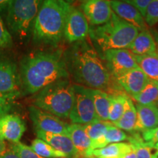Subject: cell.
<instances>
[{
    "instance_id": "cell-1",
    "label": "cell",
    "mask_w": 158,
    "mask_h": 158,
    "mask_svg": "<svg viewBox=\"0 0 158 158\" xmlns=\"http://www.w3.org/2000/svg\"><path fill=\"white\" fill-rule=\"evenodd\" d=\"M64 56L69 76L77 84L104 92L115 91L114 77L87 40L75 43Z\"/></svg>"
},
{
    "instance_id": "cell-2",
    "label": "cell",
    "mask_w": 158,
    "mask_h": 158,
    "mask_svg": "<svg viewBox=\"0 0 158 158\" xmlns=\"http://www.w3.org/2000/svg\"><path fill=\"white\" fill-rule=\"evenodd\" d=\"M19 75L21 92L26 95L35 94L48 85L69 77L61 50L37 51L24 56L20 62Z\"/></svg>"
},
{
    "instance_id": "cell-3",
    "label": "cell",
    "mask_w": 158,
    "mask_h": 158,
    "mask_svg": "<svg viewBox=\"0 0 158 158\" xmlns=\"http://www.w3.org/2000/svg\"><path fill=\"white\" fill-rule=\"evenodd\" d=\"M72 7L63 0L43 1L33 24L31 36L35 43L56 45L64 37L65 23Z\"/></svg>"
},
{
    "instance_id": "cell-4",
    "label": "cell",
    "mask_w": 158,
    "mask_h": 158,
    "mask_svg": "<svg viewBox=\"0 0 158 158\" xmlns=\"http://www.w3.org/2000/svg\"><path fill=\"white\" fill-rule=\"evenodd\" d=\"M73 85L68 78L48 85L35 94L33 106L62 119L69 118L75 98Z\"/></svg>"
},
{
    "instance_id": "cell-5",
    "label": "cell",
    "mask_w": 158,
    "mask_h": 158,
    "mask_svg": "<svg viewBox=\"0 0 158 158\" xmlns=\"http://www.w3.org/2000/svg\"><path fill=\"white\" fill-rule=\"evenodd\" d=\"M139 29L112 13L103 25L90 29L89 35L103 51L127 49L139 33Z\"/></svg>"
},
{
    "instance_id": "cell-6",
    "label": "cell",
    "mask_w": 158,
    "mask_h": 158,
    "mask_svg": "<svg viewBox=\"0 0 158 158\" xmlns=\"http://www.w3.org/2000/svg\"><path fill=\"white\" fill-rule=\"evenodd\" d=\"M43 2L40 0H12L7 2L6 17L11 36L23 41L31 34L35 18Z\"/></svg>"
},
{
    "instance_id": "cell-7",
    "label": "cell",
    "mask_w": 158,
    "mask_h": 158,
    "mask_svg": "<svg viewBox=\"0 0 158 158\" xmlns=\"http://www.w3.org/2000/svg\"><path fill=\"white\" fill-rule=\"evenodd\" d=\"M74 102L69 116L73 124H86L100 120L88 88L74 84Z\"/></svg>"
},
{
    "instance_id": "cell-8",
    "label": "cell",
    "mask_w": 158,
    "mask_h": 158,
    "mask_svg": "<svg viewBox=\"0 0 158 158\" xmlns=\"http://www.w3.org/2000/svg\"><path fill=\"white\" fill-rule=\"evenodd\" d=\"M0 94L16 99L21 94L19 69L10 56L0 51Z\"/></svg>"
},
{
    "instance_id": "cell-9",
    "label": "cell",
    "mask_w": 158,
    "mask_h": 158,
    "mask_svg": "<svg viewBox=\"0 0 158 158\" xmlns=\"http://www.w3.org/2000/svg\"><path fill=\"white\" fill-rule=\"evenodd\" d=\"M29 114L35 130L45 133L68 135L69 124L62 118L35 107L33 105L29 107Z\"/></svg>"
},
{
    "instance_id": "cell-10",
    "label": "cell",
    "mask_w": 158,
    "mask_h": 158,
    "mask_svg": "<svg viewBox=\"0 0 158 158\" xmlns=\"http://www.w3.org/2000/svg\"><path fill=\"white\" fill-rule=\"evenodd\" d=\"M89 30V22L82 11L72 6L67 17L64 38L69 43L79 42L86 39Z\"/></svg>"
},
{
    "instance_id": "cell-11",
    "label": "cell",
    "mask_w": 158,
    "mask_h": 158,
    "mask_svg": "<svg viewBox=\"0 0 158 158\" xmlns=\"http://www.w3.org/2000/svg\"><path fill=\"white\" fill-rule=\"evenodd\" d=\"M103 59L110 73L114 78L126 71L139 68L135 55L125 48L104 51Z\"/></svg>"
},
{
    "instance_id": "cell-12",
    "label": "cell",
    "mask_w": 158,
    "mask_h": 158,
    "mask_svg": "<svg viewBox=\"0 0 158 158\" xmlns=\"http://www.w3.org/2000/svg\"><path fill=\"white\" fill-rule=\"evenodd\" d=\"M81 11L92 26H101L110 19L113 13L110 1L88 0L81 4Z\"/></svg>"
},
{
    "instance_id": "cell-13",
    "label": "cell",
    "mask_w": 158,
    "mask_h": 158,
    "mask_svg": "<svg viewBox=\"0 0 158 158\" xmlns=\"http://www.w3.org/2000/svg\"><path fill=\"white\" fill-rule=\"evenodd\" d=\"M26 131V124L19 115L5 114L0 116V140L12 143L20 142Z\"/></svg>"
},
{
    "instance_id": "cell-14",
    "label": "cell",
    "mask_w": 158,
    "mask_h": 158,
    "mask_svg": "<svg viewBox=\"0 0 158 158\" xmlns=\"http://www.w3.org/2000/svg\"><path fill=\"white\" fill-rule=\"evenodd\" d=\"M116 81L131 97L139 93L150 79L141 69H132L115 77Z\"/></svg>"
},
{
    "instance_id": "cell-15",
    "label": "cell",
    "mask_w": 158,
    "mask_h": 158,
    "mask_svg": "<svg viewBox=\"0 0 158 158\" xmlns=\"http://www.w3.org/2000/svg\"><path fill=\"white\" fill-rule=\"evenodd\" d=\"M35 133L37 138L48 143L57 151L64 154L67 158H80L81 155L67 135L45 133L37 130H35Z\"/></svg>"
},
{
    "instance_id": "cell-16",
    "label": "cell",
    "mask_w": 158,
    "mask_h": 158,
    "mask_svg": "<svg viewBox=\"0 0 158 158\" xmlns=\"http://www.w3.org/2000/svg\"><path fill=\"white\" fill-rule=\"evenodd\" d=\"M137 120L135 132L143 133L158 127V105L155 102L148 105H136Z\"/></svg>"
},
{
    "instance_id": "cell-17",
    "label": "cell",
    "mask_w": 158,
    "mask_h": 158,
    "mask_svg": "<svg viewBox=\"0 0 158 158\" xmlns=\"http://www.w3.org/2000/svg\"><path fill=\"white\" fill-rule=\"evenodd\" d=\"M110 2L112 11L116 15L135 26L140 31L147 29L145 20L135 7L122 1H110Z\"/></svg>"
},
{
    "instance_id": "cell-18",
    "label": "cell",
    "mask_w": 158,
    "mask_h": 158,
    "mask_svg": "<svg viewBox=\"0 0 158 158\" xmlns=\"http://www.w3.org/2000/svg\"><path fill=\"white\" fill-rule=\"evenodd\" d=\"M156 48L154 36L148 29H145L138 33L127 49L135 56H144L156 54Z\"/></svg>"
},
{
    "instance_id": "cell-19",
    "label": "cell",
    "mask_w": 158,
    "mask_h": 158,
    "mask_svg": "<svg viewBox=\"0 0 158 158\" xmlns=\"http://www.w3.org/2000/svg\"><path fill=\"white\" fill-rule=\"evenodd\" d=\"M68 136L81 156L85 157L86 154L91 149L92 141L85 132L84 126L79 124H69Z\"/></svg>"
},
{
    "instance_id": "cell-20",
    "label": "cell",
    "mask_w": 158,
    "mask_h": 158,
    "mask_svg": "<svg viewBox=\"0 0 158 158\" xmlns=\"http://www.w3.org/2000/svg\"><path fill=\"white\" fill-rule=\"evenodd\" d=\"M133 149L130 143H110L101 149L92 150L85 155V157H95L98 158H122Z\"/></svg>"
},
{
    "instance_id": "cell-21",
    "label": "cell",
    "mask_w": 158,
    "mask_h": 158,
    "mask_svg": "<svg viewBox=\"0 0 158 158\" xmlns=\"http://www.w3.org/2000/svg\"><path fill=\"white\" fill-rule=\"evenodd\" d=\"M93 100L94 108L98 118L102 121H108L110 107V94L104 91L88 88Z\"/></svg>"
},
{
    "instance_id": "cell-22",
    "label": "cell",
    "mask_w": 158,
    "mask_h": 158,
    "mask_svg": "<svg viewBox=\"0 0 158 158\" xmlns=\"http://www.w3.org/2000/svg\"><path fill=\"white\" fill-rule=\"evenodd\" d=\"M137 120V111L133 100L129 97L124 106V110L121 117L118 121L114 122L113 125L118 129L127 132H133Z\"/></svg>"
},
{
    "instance_id": "cell-23",
    "label": "cell",
    "mask_w": 158,
    "mask_h": 158,
    "mask_svg": "<svg viewBox=\"0 0 158 158\" xmlns=\"http://www.w3.org/2000/svg\"><path fill=\"white\" fill-rule=\"evenodd\" d=\"M127 138L128 136L127 134L124 133L123 130L112 125L111 127L108 128L107 132L102 137H100L96 141H92L91 149L89 152L94 149H101V148L106 147L110 143H119V142L127 140Z\"/></svg>"
},
{
    "instance_id": "cell-24",
    "label": "cell",
    "mask_w": 158,
    "mask_h": 158,
    "mask_svg": "<svg viewBox=\"0 0 158 158\" xmlns=\"http://www.w3.org/2000/svg\"><path fill=\"white\" fill-rule=\"evenodd\" d=\"M141 70L150 80L158 82V56L157 54L135 56Z\"/></svg>"
},
{
    "instance_id": "cell-25",
    "label": "cell",
    "mask_w": 158,
    "mask_h": 158,
    "mask_svg": "<svg viewBox=\"0 0 158 158\" xmlns=\"http://www.w3.org/2000/svg\"><path fill=\"white\" fill-rule=\"evenodd\" d=\"M128 96L122 92L110 94V107L108 112V122L114 123L118 121L123 114L124 106Z\"/></svg>"
},
{
    "instance_id": "cell-26",
    "label": "cell",
    "mask_w": 158,
    "mask_h": 158,
    "mask_svg": "<svg viewBox=\"0 0 158 158\" xmlns=\"http://www.w3.org/2000/svg\"><path fill=\"white\" fill-rule=\"evenodd\" d=\"M132 98L140 105L154 103L158 99V82L149 80L145 87Z\"/></svg>"
},
{
    "instance_id": "cell-27",
    "label": "cell",
    "mask_w": 158,
    "mask_h": 158,
    "mask_svg": "<svg viewBox=\"0 0 158 158\" xmlns=\"http://www.w3.org/2000/svg\"><path fill=\"white\" fill-rule=\"evenodd\" d=\"M132 147L135 150L136 158H158L152 153V146L145 142L142 138V136L135 133L132 136L127 138Z\"/></svg>"
},
{
    "instance_id": "cell-28",
    "label": "cell",
    "mask_w": 158,
    "mask_h": 158,
    "mask_svg": "<svg viewBox=\"0 0 158 158\" xmlns=\"http://www.w3.org/2000/svg\"><path fill=\"white\" fill-rule=\"evenodd\" d=\"M31 148L43 158H67L66 155L54 149L48 143L37 138L31 142Z\"/></svg>"
},
{
    "instance_id": "cell-29",
    "label": "cell",
    "mask_w": 158,
    "mask_h": 158,
    "mask_svg": "<svg viewBox=\"0 0 158 158\" xmlns=\"http://www.w3.org/2000/svg\"><path fill=\"white\" fill-rule=\"evenodd\" d=\"M112 125L113 124L108 121L98 120L91 123L84 124L83 126H84L85 132L92 140V141H94L102 137L107 132L108 128L111 127Z\"/></svg>"
},
{
    "instance_id": "cell-30",
    "label": "cell",
    "mask_w": 158,
    "mask_h": 158,
    "mask_svg": "<svg viewBox=\"0 0 158 158\" xmlns=\"http://www.w3.org/2000/svg\"><path fill=\"white\" fill-rule=\"evenodd\" d=\"M10 150L19 158H43L35 152L31 147H28L21 142L12 143Z\"/></svg>"
},
{
    "instance_id": "cell-31",
    "label": "cell",
    "mask_w": 158,
    "mask_h": 158,
    "mask_svg": "<svg viewBox=\"0 0 158 158\" xmlns=\"http://www.w3.org/2000/svg\"><path fill=\"white\" fill-rule=\"evenodd\" d=\"M144 19L146 23L150 27H152L158 22V0L151 1Z\"/></svg>"
},
{
    "instance_id": "cell-32",
    "label": "cell",
    "mask_w": 158,
    "mask_h": 158,
    "mask_svg": "<svg viewBox=\"0 0 158 158\" xmlns=\"http://www.w3.org/2000/svg\"><path fill=\"white\" fill-rule=\"evenodd\" d=\"M13 44V39L7 28L4 24L2 19L0 15V49L7 48Z\"/></svg>"
},
{
    "instance_id": "cell-33",
    "label": "cell",
    "mask_w": 158,
    "mask_h": 158,
    "mask_svg": "<svg viewBox=\"0 0 158 158\" xmlns=\"http://www.w3.org/2000/svg\"><path fill=\"white\" fill-rule=\"evenodd\" d=\"M151 1L152 0H127V1L124 2L135 7L144 19L146 14H147V8Z\"/></svg>"
},
{
    "instance_id": "cell-34",
    "label": "cell",
    "mask_w": 158,
    "mask_h": 158,
    "mask_svg": "<svg viewBox=\"0 0 158 158\" xmlns=\"http://www.w3.org/2000/svg\"><path fill=\"white\" fill-rule=\"evenodd\" d=\"M14 99L0 94V116L8 114L12 108Z\"/></svg>"
},
{
    "instance_id": "cell-35",
    "label": "cell",
    "mask_w": 158,
    "mask_h": 158,
    "mask_svg": "<svg viewBox=\"0 0 158 158\" xmlns=\"http://www.w3.org/2000/svg\"><path fill=\"white\" fill-rule=\"evenodd\" d=\"M142 138L144 141L150 143L153 147L154 144L158 142V127L155 129L143 132Z\"/></svg>"
},
{
    "instance_id": "cell-36",
    "label": "cell",
    "mask_w": 158,
    "mask_h": 158,
    "mask_svg": "<svg viewBox=\"0 0 158 158\" xmlns=\"http://www.w3.org/2000/svg\"><path fill=\"white\" fill-rule=\"evenodd\" d=\"M0 158H19L14 152L10 150L0 156Z\"/></svg>"
},
{
    "instance_id": "cell-37",
    "label": "cell",
    "mask_w": 158,
    "mask_h": 158,
    "mask_svg": "<svg viewBox=\"0 0 158 158\" xmlns=\"http://www.w3.org/2000/svg\"><path fill=\"white\" fill-rule=\"evenodd\" d=\"M122 158H136L135 150L133 148V149H132L129 153H127V155H124Z\"/></svg>"
},
{
    "instance_id": "cell-38",
    "label": "cell",
    "mask_w": 158,
    "mask_h": 158,
    "mask_svg": "<svg viewBox=\"0 0 158 158\" xmlns=\"http://www.w3.org/2000/svg\"><path fill=\"white\" fill-rule=\"evenodd\" d=\"M7 151H6V145L5 141H2L0 140V156L3 155Z\"/></svg>"
},
{
    "instance_id": "cell-39",
    "label": "cell",
    "mask_w": 158,
    "mask_h": 158,
    "mask_svg": "<svg viewBox=\"0 0 158 158\" xmlns=\"http://www.w3.org/2000/svg\"><path fill=\"white\" fill-rule=\"evenodd\" d=\"M154 38L155 40L156 45H157V48H156V54L158 56V33L157 31H154Z\"/></svg>"
},
{
    "instance_id": "cell-40",
    "label": "cell",
    "mask_w": 158,
    "mask_h": 158,
    "mask_svg": "<svg viewBox=\"0 0 158 158\" xmlns=\"http://www.w3.org/2000/svg\"><path fill=\"white\" fill-rule=\"evenodd\" d=\"M152 149H154L155 150V152L154 155H155L156 157H158V142H157V143H155V144H154Z\"/></svg>"
},
{
    "instance_id": "cell-41",
    "label": "cell",
    "mask_w": 158,
    "mask_h": 158,
    "mask_svg": "<svg viewBox=\"0 0 158 158\" xmlns=\"http://www.w3.org/2000/svg\"><path fill=\"white\" fill-rule=\"evenodd\" d=\"M86 158H98V157H86Z\"/></svg>"
},
{
    "instance_id": "cell-42",
    "label": "cell",
    "mask_w": 158,
    "mask_h": 158,
    "mask_svg": "<svg viewBox=\"0 0 158 158\" xmlns=\"http://www.w3.org/2000/svg\"><path fill=\"white\" fill-rule=\"evenodd\" d=\"M157 105H158V103H157Z\"/></svg>"
}]
</instances>
